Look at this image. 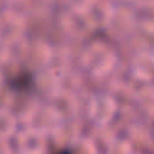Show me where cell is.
Instances as JSON below:
<instances>
[{"label":"cell","mask_w":154,"mask_h":154,"mask_svg":"<svg viewBox=\"0 0 154 154\" xmlns=\"http://www.w3.org/2000/svg\"><path fill=\"white\" fill-rule=\"evenodd\" d=\"M137 73L144 82H149L154 78V61L149 52H144L137 63Z\"/></svg>","instance_id":"1"},{"label":"cell","mask_w":154,"mask_h":154,"mask_svg":"<svg viewBox=\"0 0 154 154\" xmlns=\"http://www.w3.org/2000/svg\"><path fill=\"white\" fill-rule=\"evenodd\" d=\"M31 82H32V79H31L30 73H28V75L22 73V75H18L14 79H12L11 87L14 89H24V88H28Z\"/></svg>","instance_id":"2"},{"label":"cell","mask_w":154,"mask_h":154,"mask_svg":"<svg viewBox=\"0 0 154 154\" xmlns=\"http://www.w3.org/2000/svg\"><path fill=\"white\" fill-rule=\"evenodd\" d=\"M143 30L144 36L154 40V19H144L143 22Z\"/></svg>","instance_id":"3"},{"label":"cell","mask_w":154,"mask_h":154,"mask_svg":"<svg viewBox=\"0 0 154 154\" xmlns=\"http://www.w3.org/2000/svg\"><path fill=\"white\" fill-rule=\"evenodd\" d=\"M149 54H150V57H152V59H153V61H154V43H153V46H152V48H150V51H149Z\"/></svg>","instance_id":"4"},{"label":"cell","mask_w":154,"mask_h":154,"mask_svg":"<svg viewBox=\"0 0 154 154\" xmlns=\"http://www.w3.org/2000/svg\"><path fill=\"white\" fill-rule=\"evenodd\" d=\"M58 154H71L69 150H64V152H60V153H58Z\"/></svg>","instance_id":"5"}]
</instances>
